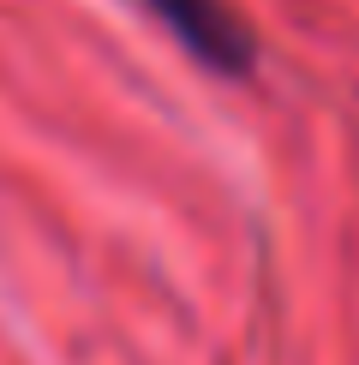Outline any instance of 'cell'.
I'll use <instances>...</instances> for the list:
<instances>
[{
    "mask_svg": "<svg viewBox=\"0 0 359 365\" xmlns=\"http://www.w3.org/2000/svg\"><path fill=\"white\" fill-rule=\"evenodd\" d=\"M138 6L198 60L209 78L246 84L258 72V30L228 0H138Z\"/></svg>",
    "mask_w": 359,
    "mask_h": 365,
    "instance_id": "obj_1",
    "label": "cell"
}]
</instances>
